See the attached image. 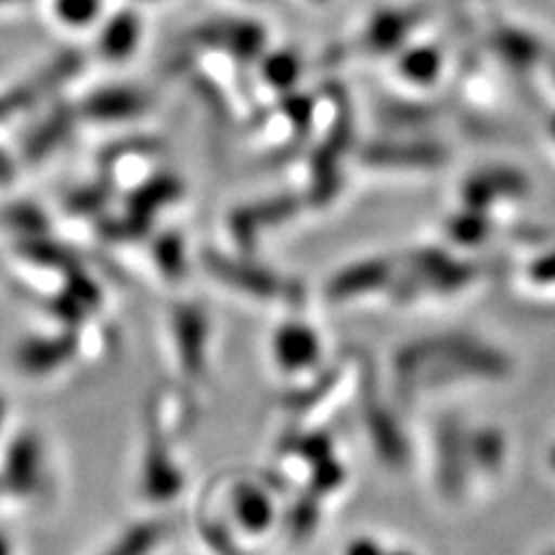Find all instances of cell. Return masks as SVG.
<instances>
[{
	"mask_svg": "<svg viewBox=\"0 0 555 555\" xmlns=\"http://www.w3.org/2000/svg\"><path fill=\"white\" fill-rule=\"evenodd\" d=\"M509 358L494 345L470 335H433L401 347L397 376L401 384L427 386L461 378H502Z\"/></svg>",
	"mask_w": 555,
	"mask_h": 555,
	"instance_id": "obj_1",
	"label": "cell"
},
{
	"mask_svg": "<svg viewBox=\"0 0 555 555\" xmlns=\"http://www.w3.org/2000/svg\"><path fill=\"white\" fill-rule=\"evenodd\" d=\"M193 39H196L198 44L214 47V50H224L242 62H253L260 57L262 50H266L268 34L260 24H255V21L221 18L198 26V29L193 31Z\"/></svg>",
	"mask_w": 555,
	"mask_h": 555,
	"instance_id": "obj_2",
	"label": "cell"
},
{
	"mask_svg": "<svg viewBox=\"0 0 555 555\" xmlns=\"http://www.w3.org/2000/svg\"><path fill=\"white\" fill-rule=\"evenodd\" d=\"M409 275H412V286L427 294H440V291L450 294V291L468 286L476 278V270L442 249H422L409 260Z\"/></svg>",
	"mask_w": 555,
	"mask_h": 555,
	"instance_id": "obj_3",
	"label": "cell"
},
{
	"mask_svg": "<svg viewBox=\"0 0 555 555\" xmlns=\"http://www.w3.org/2000/svg\"><path fill=\"white\" fill-rule=\"evenodd\" d=\"M527 191H530V180H527L522 170L494 165V168L474 172L463 183V206L489 214V208L496 206L499 201L522 198Z\"/></svg>",
	"mask_w": 555,
	"mask_h": 555,
	"instance_id": "obj_4",
	"label": "cell"
},
{
	"mask_svg": "<svg viewBox=\"0 0 555 555\" xmlns=\"http://www.w3.org/2000/svg\"><path fill=\"white\" fill-rule=\"evenodd\" d=\"M82 67V57L78 52H65L60 57H54L44 69H39L34 78L21 82L5 95H0V119L9 114H16V111L29 108L34 101H39L41 95L52 93L54 88H60L62 82L73 78L75 73Z\"/></svg>",
	"mask_w": 555,
	"mask_h": 555,
	"instance_id": "obj_5",
	"label": "cell"
},
{
	"mask_svg": "<svg viewBox=\"0 0 555 555\" xmlns=\"http://www.w3.org/2000/svg\"><path fill=\"white\" fill-rule=\"evenodd\" d=\"M273 356L283 373H309L322 363V337L311 324L288 322L275 332Z\"/></svg>",
	"mask_w": 555,
	"mask_h": 555,
	"instance_id": "obj_6",
	"label": "cell"
},
{
	"mask_svg": "<svg viewBox=\"0 0 555 555\" xmlns=\"http://www.w3.org/2000/svg\"><path fill=\"white\" fill-rule=\"evenodd\" d=\"M363 157L373 168L433 170L446 163V150L435 142H378L371 144Z\"/></svg>",
	"mask_w": 555,
	"mask_h": 555,
	"instance_id": "obj_7",
	"label": "cell"
},
{
	"mask_svg": "<svg viewBox=\"0 0 555 555\" xmlns=\"http://www.w3.org/2000/svg\"><path fill=\"white\" fill-rule=\"evenodd\" d=\"M393 266L384 258H373L347 266L330 278L327 296L332 301H352V298H363L367 294L391 286Z\"/></svg>",
	"mask_w": 555,
	"mask_h": 555,
	"instance_id": "obj_8",
	"label": "cell"
},
{
	"mask_svg": "<svg viewBox=\"0 0 555 555\" xmlns=\"http://www.w3.org/2000/svg\"><path fill=\"white\" fill-rule=\"evenodd\" d=\"M437 450H440V486L448 491V496H457L466 483V468L470 466L468 457V435L461 427L446 425L437 435Z\"/></svg>",
	"mask_w": 555,
	"mask_h": 555,
	"instance_id": "obj_9",
	"label": "cell"
},
{
	"mask_svg": "<svg viewBox=\"0 0 555 555\" xmlns=\"http://www.w3.org/2000/svg\"><path fill=\"white\" fill-rule=\"evenodd\" d=\"M147 108V95L139 88L129 86H114V88H101L86 101L82 111L90 119L99 121H121L131 119V116L142 114Z\"/></svg>",
	"mask_w": 555,
	"mask_h": 555,
	"instance_id": "obj_10",
	"label": "cell"
},
{
	"mask_svg": "<svg viewBox=\"0 0 555 555\" xmlns=\"http://www.w3.org/2000/svg\"><path fill=\"white\" fill-rule=\"evenodd\" d=\"M232 509L237 522L245 527L247 532H255V535L268 530L275 519L273 499L255 483H240L237 489H234Z\"/></svg>",
	"mask_w": 555,
	"mask_h": 555,
	"instance_id": "obj_11",
	"label": "cell"
},
{
	"mask_svg": "<svg viewBox=\"0 0 555 555\" xmlns=\"http://www.w3.org/2000/svg\"><path fill=\"white\" fill-rule=\"evenodd\" d=\"M139 34H142V24L134 11H119L116 16L108 18V24L103 26L99 50L106 60L119 62L127 60L131 52L137 50Z\"/></svg>",
	"mask_w": 555,
	"mask_h": 555,
	"instance_id": "obj_12",
	"label": "cell"
},
{
	"mask_svg": "<svg viewBox=\"0 0 555 555\" xmlns=\"http://www.w3.org/2000/svg\"><path fill=\"white\" fill-rule=\"evenodd\" d=\"M412 26H414V13L391 11V9L380 11L378 16L371 21V26H367L365 44L378 54L393 52L404 44L406 34L412 31Z\"/></svg>",
	"mask_w": 555,
	"mask_h": 555,
	"instance_id": "obj_13",
	"label": "cell"
},
{
	"mask_svg": "<svg viewBox=\"0 0 555 555\" xmlns=\"http://www.w3.org/2000/svg\"><path fill=\"white\" fill-rule=\"evenodd\" d=\"M470 466L486 476L499 474L506 461V437L494 427H478L468 433Z\"/></svg>",
	"mask_w": 555,
	"mask_h": 555,
	"instance_id": "obj_14",
	"label": "cell"
},
{
	"mask_svg": "<svg viewBox=\"0 0 555 555\" xmlns=\"http://www.w3.org/2000/svg\"><path fill=\"white\" fill-rule=\"evenodd\" d=\"M494 50L506 65L515 69H527L538 65L540 60L538 39L519 29H512V26H502V29L494 34Z\"/></svg>",
	"mask_w": 555,
	"mask_h": 555,
	"instance_id": "obj_15",
	"label": "cell"
},
{
	"mask_svg": "<svg viewBox=\"0 0 555 555\" xmlns=\"http://www.w3.org/2000/svg\"><path fill=\"white\" fill-rule=\"evenodd\" d=\"M367 429H371L373 442H376L378 455L388 463H404L406 461V442L404 435L391 414L373 412L367 414Z\"/></svg>",
	"mask_w": 555,
	"mask_h": 555,
	"instance_id": "obj_16",
	"label": "cell"
},
{
	"mask_svg": "<svg viewBox=\"0 0 555 555\" xmlns=\"http://www.w3.org/2000/svg\"><path fill=\"white\" fill-rule=\"evenodd\" d=\"M446 232H448V240L453 242V245H461V247L481 245V242L489 240V234H491L489 214L466 206L461 214H455V217L448 219Z\"/></svg>",
	"mask_w": 555,
	"mask_h": 555,
	"instance_id": "obj_17",
	"label": "cell"
},
{
	"mask_svg": "<svg viewBox=\"0 0 555 555\" xmlns=\"http://www.w3.org/2000/svg\"><path fill=\"white\" fill-rule=\"evenodd\" d=\"M399 69L406 80L416 82V86H429L440 75L442 54L435 47H414V50L401 54Z\"/></svg>",
	"mask_w": 555,
	"mask_h": 555,
	"instance_id": "obj_18",
	"label": "cell"
},
{
	"mask_svg": "<svg viewBox=\"0 0 555 555\" xmlns=\"http://www.w3.org/2000/svg\"><path fill=\"white\" fill-rule=\"evenodd\" d=\"M69 127H73V114H69V108H54L52 114L47 116V121L29 137V144H26V147H29V155L41 157L47 155V152H52L62 139H65Z\"/></svg>",
	"mask_w": 555,
	"mask_h": 555,
	"instance_id": "obj_19",
	"label": "cell"
},
{
	"mask_svg": "<svg viewBox=\"0 0 555 555\" xmlns=\"http://www.w3.org/2000/svg\"><path fill=\"white\" fill-rule=\"evenodd\" d=\"M298 75H301V60L296 52L278 50L262 60V78L268 86L278 90H291L296 86Z\"/></svg>",
	"mask_w": 555,
	"mask_h": 555,
	"instance_id": "obj_20",
	"label": "cell"
},
{
	"mask_svg": "<svg viewBox=\"0 0 555 555\" xmlns=\"http://www.w3.org/2000/svg\"><path fill=\"white\" fill-rule=\"evenodd\" d=\"M219 273L227 278V281L240 283L245 286L242 291H249V294H258V296H273L278 291V278L266 273V270H255V268H240L232 266V262H224L219 268Z\"/></svg>",
	"mask_w": 555,
	"mask_h": 555,
	"instance_id": "obj_21",
	"label": "cell"
},
{
	"mask_svg": "<svg viewBox=\"0 0 555 555\" xmlns=\"http://www.w3.org/2000/svg\"><path fill=\"white\" fill-rule=\"evenodd\" d=\"M178 337L180 347H183V358L189 360L191 365L201 363V356H204V319H201L196 311H189V314L180 317L178 322Z\"/></svg>",
	"mask_w": 555,
	"mask_h": 555,
	"instance_id": "obj_22",
	"label": "cell"
},
{
	"mask_svg": "<svg viewBox=\"0 0 555 555\" xmlns=\"http://www.w3.org/2000/svg\"><path fill=\"white\" fill-rule=\"evenodd\" d=\"M54 13L67 26H88L99 18L101 0H54Z\"/></svg>",
	"mask_w": 555,
	"mask_h": 555,
	"instance_id": "obj_23",
	"label": "cell"
},
{
	"mask_svg": "<svg viewBox=\"0 0 555 555\" xmlns=\"http://www.w3.org/2000/svg\"><path fill=\"white\" fill-rule=\"evenodd\" d=\"M345 466L337 461V455L324 457V461L314 463V476H311V489L319 494H332L339 486L345 483Z\"/></svg>",
	"mask_w": 555,
	"mask_h": 555,
	"instance_id": "obj_24",
	"label": "cell"
},
{
	"mask_svg": "<svg viewBox=\"0 0 555 555\" xmlns=\"http://www.w3.org/2000/svg\"><path fill=\"white\" fill-rule=\"evenodd\" d=\"M34 468H37V448H34L31 440L18 442L16 450H13L11 476L16 478L21 486H26V483H31Z\"/></svg>",
	"mask_w": 555,
	"mask_h": 555,
	"instance_id": "obj_25",
	"label": "cell"
},
{
	"mask_svg": "<svg viewBox=\"0 0 555 555\" xmlns=\"http://www.w3.org/2000/svg\"><path fill=\"white\" fill-rule=\"evenodd\" d=\"M65 352L60 350V345H50V343H34L21 352V360H24L26 367H31L34 373H41L44 367H52L57 360H62Z\"/></svg>",
	"mask_w": 555,
	"mask_h": 555,
	"instance_id": "obj_26",
	"label": "cell"
},
{
	"mask_svg": "<svg viewBox=\"0 0 555 555\" xmlns=\"http://www.w3.org/2000/svg\"><path fill=\"white\" fill-rule=\"evenodd\" d=\"M157 538V530H152V527H139V530L131 532V535L124 540L111 551V555H147V551L155 543Z\"/></svg>",
	"mask_w": 555,
	"mask_h": 555,
	"instance_id": "obj_27",
	"label": "cell"
},
{
	"mask_svg": "<svg viewBox=\"0 0 555 555\" xmlns=\"http://www.w3.org/2000/svg\"><path fill=\"white\" fill-rule=\"evenodd\" d=\"M298 453H301L311 463H319V461H324V457L335 455V446H332V437L314 433V435L304 437L301 446H298Z\"/></svg>",
	"mask_w": 555,
	"mask_h": 555,
	"instance_id": "obj_28",
	"label": "cell"
},
{
	"mask_svg": "<svg viewBox=\"0 0 555 555\" xmlns=\"http://www.w3.org/2000/svg\"><path fill=\"white\" fill-rule=\"evenodd\" d=\"M527 278L535 286H555V249L553 253L540 255L538 260H532L530 268H527Z\"/></svg>",
	"mask_w": 555,
	"mask_h": 555,
	"instance_id": "obj_29",
	"label": "cell"
},
{
	"mask_svg": "<svg viewBox=\"0 0 555 555\" xmlns=\"http://www.w3.org/2000/svg\"><path fill=\"white\" fill-rule=\"evenodd\" d=\"M386 551H388V547L380 543V540L360 535V538L350 540V543L345 545L343 555H386Z\"/></svg>",
	"mask_w": 555,
	"mask_h": 555,
	"instance_id": "obj_30",
	"label": "cell"
},
{
	"mask_svg": "<svg viewBox=\"0 0 555 555\" xmlns=\"http://www.w3.org/2000/svg\"><path fill=\"white\" fill-rule=\"evenodd\" d=\"M288 106H286V114L294 119L296 124H307L311 119V101L304 99V95H288Z\"/></svg>",
	"mask_w": 555,
	"mask_h": 555,
	"instance_id": "obj_31",
	"label": "cell"
},
{
	"mask_svg": "<svg viewBox=\"0 0 555 555\" xmlns=\"http://www.w3.org/2000/svg\"><path fill=\"white\" fill-rule=\"evenodd\" d=\"M11 172V165H9V159H5V155L3 152H0V178H5Z\"/></svg>",
	"mask_w": 555,
	"mask_h": 555,
	"instance_id": "obj_32",
	"label": "cell"
},
{
	"mask_svg": "<svg viewBox=\"0 0 555 555\" xmlns=\"http://www.w3.org/2000/svg\"><path fill=\"white\" fill-rule=\"evenodd\" d=\"M386 555H416V553L406 551V547H388Z\"/></svg>",
	"mask_w": 555,
	"mask_h": 555,
	"instance_id": "obj_33",
	"label": "cell"
},
{
	"mask_svg": "<svg viewBox=\"0 0 555 555\" xmlns=\"http://www.w3.org/2000/svg\"><path fill=\"white\" fill-rule=\"evenodd\" d=\"M547 468H551L555 474V446L551 448V453H547Z\"/></svg>",
	"mask_w": 555,
	"mask_h": 555,
	"instance_id": "obj_34",
	"label": "cell"
},
{
	"mask_svg": "<svg viewBox=\"0 0 555 555\" xmlns=\"http://www.w3.org/2000/svg\"><path fill=\"white\" fill-rule=\"evenodd\" d=\"M0 555H9V543L3 538H0Z\"/></svg>",
	"mask_w": 555,
	"mask_h": 555,
	"instance_id": "obj_35",
	"label": "cell"
},
{
	"mask_svg": "<svg viewBox=\"0 0 555 555\" xmlns=\"http://www.w3.org/2000/svg\"><path fill=\"white\" fill-rule=\"evenodd\" d=\"M551 134H553V139H555V116H553V121H551Z\"/></svg>",
	"mask_w": 555,
	"mask_h": 555,
	"instance_id": "obj_36",
	"label": "cell"
},
{
	"mask_svg": "<svg viewBox=\"0 0 555 555\" xmlns=\"http://www.w3.org/2000/svg\"><path fill=\"white\" fill-rule=\"evenodd\" d=\"M5 3H16V0H0V5H5Z\"/></svg>",
	"mask_w": 555,
	"mask_h": 555,
	"instance_id": "obj_37",
	"label": "cell"
},
{
	"mask_svg": "<svg viewBox=\"0 0 555 555\" xmlns=\"http://www.w3.org/2000/svg\"><path fill=\"white\" fill-rule=\"evenodd\" d=\"M545 555H555V547H553V551H547V553H545Z\"/></svg>",
	"mask_w": 555,
	"mask_h": 555,
	"instance_id": "obj_38",
	"label": "cell"
},
{
	"mask_svg": "<svg viewBox=\"0 0 555 555\" xmlns=\"http://www.w3.org/2000/svg\"><path fill=\"white\" fill-rule=\"evenodd\" d=\"M317 3H324V0H317Z\"/></svg>",
	"mask_w": 555,
	"mask_h": 555,
	"instance_id": "obj_39",
	"label": "cell"
}]
</instances>
